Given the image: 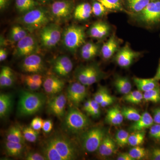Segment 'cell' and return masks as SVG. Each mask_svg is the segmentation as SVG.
Returning a JSON list of instances; mask_svg holds the SVG:
<instances>
[{"instance_id": "obj_33", "label": "cell", "mask_w": 160, "mask_h": 160, "mask_svg": "<svg viewBox=\"0 0 160 160\" xmlns=\"http://www.w3.org/2000/svg\"><path fill=\"white\" fill-rule=\"evenodd\" d=\"M151 1V0H127V2L132 11L138 13L145 9Z\"/></svg>"}, {"instance_id": "obj_54", "label": "cell", "mask_w": 160, "mask_h": 160, "mask_svg": "<svg viewBox=\"0 0 160 160\" xmlns=\"http://www.w3.org/2000/svg\"><path fill=\"white\" fill-rule=\"evenodd\" d=\"M118 160H134L133 158L128 153H122L118 156Z\"/></svg>"}, {"instance_id": "obj_41", "label": "cell", "mask_w": 160, "mask_h": 160, "mask_svg": "<svg viewBox=\"0 0 160 160\" xmlns=\"http://www.w3.org/2000/svg\"><path fill=\"white\" fill-rule=\"evenodd\" d=\"M22 80L28 89L30 91H35L41 88L43 83L36 82L31 78L29 74L22 76Z\"/></svg>"}, {"instance_id": "obj_21", "label": "cell", "mask_w": 160, "mask_h": 160, "mask_svg": "<svg viewBox=\"0 0 160 160\" xmlns=\"http://www.w3.org/2000/svg\"><path fill=\"white\" fill-rule=\"evenodd\" d=\"M13 98L9 93H2L0 95V117L2 119L8 117L13 106Z\"/></svg>"}, {"instance_id": "obj_57", "label": "cell", "mask_w": 160, "mask_h": 160, "mask_svg": "<svg viewBox=\"0 0 160 160\" xmlns=\"http://www.w3.org/2000/svg\"><path fill=\"white\" fill-rule=\"evenodd\" d=\"M153 78L156 81H158L160 80V63L158 67L156 73L155 75Z\"/></svg>"}, {"instance_id": "obj_56", "label": "cell", "mask_w": 160, "mask_h": 160, "mask_svg": "<svg viewBox=\"0 0 160 160\" xmlns=\"http://www.w3.org/2000/svg\"><path fill=\"white\" fill-rule=\"evenodd\" d=\"M90 106H91V102H90V100H89L86 102L84 104L83 106V110L88 113L90 109Z\"/></svg>"}, {"instance_id": "obj_44", "label": "cell", "mask_w": 160, "mask_h": 160, "mask_svg": "<svg viewBox=\"0 0 160 160\" xmlns=\"http://www.w3.org/2000/svg\"><path fill=\"white\" fill-rule=\"evenodd\" d=\"M109 95L106 87L101 86L94 94V100L100 104Z\"/></svg>"}, {"instance_id": "obj_39", "label": "cell", "mask_w": 160, "mask_h": 160, "mask_svg": "<svg viewBox=\"0 0 160 160\" xmlns=\"http://www.w3.org/2000/svg\"><path fill=\"white\" fill-rule=\"evenodd\" d=\"M107 9L114 11L123 10L121 0H98Z\"/></svg>"}, {"instance_id": "obj_9", "label": "cell", "mask_w": 160, "mask_h": 160, "mask_svg": "<svg viewBox=\"0 0 160 160\" xmlns=\"http://www.w3.org/2000/svg\"><path fill=\"white\" fill-rule=\"evenodd\" d=\"M38 49L36 39L33 36L29 34L18 42L13 55L16 58H25L37 53Z\"/></svg>"}, {"instance_id": "obj_49", "label": "cell", "mask_w": 160, "mask_h": 160, "mask_svg": "<svg viewBox=\"0 0 160 160\" xmlns=\"http://www.w3.org/2000/svg\"><path fill=\"white\" fill-rule=\"evenodd\" d=\"M53 127V123L51 120L47 119L43 121L42 127L43 131L45 133H49L51 131Z\"/></svg>"}, {"instance_id": "obj_24", "label": "cell", "mask_w": 160, "mask_h": 160, "mask_svg": "<svg viewBox=\"0 0 160 160\" xmlns=\"http://www.w3.org/2000/svg\"><path fill=\"white\" fill-rule=\"evenodd\" d=\"M15 76L13 71L10 67H2L0 72V87L1 88H9L14 84Z\"/></svg>"}, {"instance_id": "obj_16", "label": "cell", "mask_w": 160, "mask_h": 160, "mask_svg": "<svg viewBox=\"0 0 160 160\" xmlns=\"http://www.w3.org/2000/svg\"><path fill=\"white\" fill-rule=\"evenodd\" d=\"M73 64L69 57L62 55L58 57L52 64V70L60 77L68 76L72 71Z\"/></svg>"}, {"instance_id": "obj_19", "label": "cell", "mask_w": 160, "mask_h": 160, "mask_svg": "<svg viewBox=\"0 0 160 160\" xmlns=\"http://www.w3.org/2000/svg\"><path fill=\"white\" fill-rule=\"evenodd\" d=\"M153 118L147 112H145L141 115L139 119L130 126L129 130L130 131L137 132L145 131L146 129L150 128L154 124Z\"/></svg>"}, {"instance_id": "obj_2", "label": "cell", "mask_w": 160, "mask_h": 160, "mask_svg": "<svg viewBox=\"0 0 160 160\" xmlns=\"http://www.w3.org/2000/svg\"><path fill=\"white\" fill-rule=\"evenodd\" d=\"M17 113L20 117L35 114L41 110L46 102L45 95L42 92L20 90L19 92Z\"/></svg>"}, {"instance_id": "obj_58", "label": "cell", "mask_w": 160, "mask_h": 160, "mask_svg": "<svg viewBox=\"0 0 160 160\" xmlns=\"http://www.w3.org/2000/svg\"><path fill=\"white\" fill-rule=\"evenodd\" d=\"M39 2H41L42 3H46L50 2L51 0H38Z\"/></svg>"}, {"instance_id": "obj_10", "label": "cell", "mask_w": 160, "mask_h": 160, "mask_svg": "<svg viewBox=\"0 0 160 160\" xmlns=\"http://www.w3.org/2000/svg\"><path fill=\"white\" fill-rule=\"evenodd\" d=\"M24 58L20 64V68L23 72L27 74H41L45 71V63L42 58L37 53Z\"/></svg>"}, {"instance_id": "obj_35", "label": "cell", "mask_w": 160, "mask_h": 160, "mask_svg": "<svg viewBox=\"0 0 160 160\" xmlns=\"http://www.w3.org/2000/svg\"><path fill=\"white\" fill-rule=\"evenodd\" d=\"M143 99L147 102L155 103L160 102V88L159 86L144 92Z\"/></svg>"}, {"instance_id": "obj_7", "label": "cell", "mask_w": 160, "mask_h": 160, "mask_svg": "<svg viewBox=\"0 0 160 160\" xmlns=\"http://www.w3.org/2000/svg\"><path fill=\"white\" fill-rule=\"evenodd\" d=\"M105 136V130L101 127H93L89 129L82 135L81 140L83 149L89 152L97 151Z\"/></svg>"}, {"instance_id": "obj_43", "label": "cell", "mask_w": 160, "mask_h": 160, "mask_svg": "<svg viewBox=\"0 0 160 160\" xmlns=\"http://www.w3.org/2000/svg\"><path fill=\"white\" fill-rule=\"evenodd\" d=\"M107 10V9L106 7L98 1H95L92 3V13L95 16H103L106 14Z\"/></svg>"}, {"instance_id": "obj_48", "label": "cell", "mask_w": 160, "mask_h": 160, "mask_svg": "<svg viewBox=\"0 0 160 160\" xmlns=\"http://www.w3.org/2000/svg\"><path fill=\"white\" fill-rule=\"evenodd\" d=\"M43 120L39 117H36L32 121L30 126L37 131H39L42 127Z\"/></svg>"}, {"instance_id": "obj_28", "label": "cell", "mask_w": 160, "mask_h": 160, "mask_svg": "<svg viewBox=\"0 0 160 160\" xmlns=\"http://www.w3.org/2000/svg\"><path fill=\"white\" fill-rule=\"evenodd\" d=\"M24 144L6 141L5 143V149L8 156L18 157L22 155L24 152Z\"/></svg>"}, {"instance_id": "obj_46", "label": "cell", "mask_w": 160, "mask_h": 160, "mask_svg": "<svg viewBox=\"0 0 160 160\" xmlns=\"http://www.w3.org/2000/svg\"><path fill=\"white\" fill-rule=\"evenodd\" d=\"M149 135L152 138L160 142V124H153L149 128Z\"/></svg>"}, {"instance_id": "obj_25", "label": "cell", "mask_w": 160, "mask_h": 160, "mask_svg": "<svg viewBox=\"0 0 160 160\" xmlns=\"http://www.w3.org/2000/svg\"><path fill=\"white\" fill-rule=\"evenodd\" d=\"M92 13V6L89 3H81L75 8L73 17L78 21H85L90 17Z\"/></svg>"}, {"instance_id": "obj_45", "label": "cell", "mask_w": 160, "mask_h": 160, "mask_svg": "<svg viewBox=\"0 0 160 160\" xmlns=\"http://www.w3.org/2000/svg\"><path fill=\"white\" fill-rule=\"evenodd\" d=\"M90 102L91 106L89 111L88 112V114L93 118L98 117L101 112L100 110V104L94 99L90 100Z\"/></svg>"}, {"instance_id": "obj_37", "label": "cell", "mask_w": 160, "mask_h": 160, "mask_svg": "<svg viewBox=\"0 0 160 160\" xmlns=\"http://www.w3.org/2000/svg\"><path fill=\"white\" fill-rule=\"evenodd\" d=\"M22 130L26 141L29 142H36L39 135V131L34 130L30 126L24 127Z\"/></svg>"}, {"instance_id": "obj_55", "label": "cell", "mask_w": 160, "mask_h": 160, "mask_svg": "<svg viewBox=\"0 0 160 160\" xmlns=\"http://www.w3.org/2000/svg\"><path fill=\"white\" fill-rule=\"evenodd\" d=\"M10 0H0V9L1 11L5 10L9 6Z\"/></svg>"}, {"instance_id": "obj_5", "label": "cell", "mask_w": 160, "mask_h": 160, "mask_svg": "<svg viewBox=\"0 0 160 160\" xmlns=\"http://www.w3.org/2000/svg\"><path fill=\"white\" fill-rule=\"evenodd\" d=\"M86 38L85 29L83 27L72 25L64 30L62 39L64 47L73 53L86 42Z\"/></svg>"}, {"instance_id": "obj_42", "label": "cell", "mask_w": 160, "mask_h": 160, "mask_svg": "<svg viewBox=\"0 0 160 160\" xmlns=\"http://www.w3.org/2000/svg\"><path fill=\"white\" fill-rule=\"evenodd\" d=\"M129 153L134 160H141L147 155V151L140 146H134L129 150Z\"/></svg>"}, {"instance_id": "obj_15", "label": "cell", "mask_w": 160, "mask_h": 160, "mask_svg": "<svg viewBox=\"0 0 160 160\" xmlns=\"http://www.w3.org/2000/svg\"><path fill=\"white\" fill-rule=\"evenodd\" d=\"M140 55L139 52L132 50L127 44L118 50L116 56V62L121 67L127 68L132 64L135 59Z\"/></svg>"}, {"instance_id": "obj_11", "label": "cell", "mask_w": 160, "mask_h": 160, "mask_svg": "<svg viewBox=\"0 0 160 160\" xmlns=\"http://www.w3.org/2000/svg\"><path fill=\"white\" fill-rule=\"evenodd\" d=\"M73 2L69 0H60L53 2L50 6L52 16L58 20L69 18L74 11Z\"/></svg>"}, {"instance_id": "obj_40", "label": "cell", "mask_w": 160, "mask_h": 160, "mask_svg": "<svg viewBox=\"0 0 160 160\" xmlns=\"http://www.w3.org/2000/svg\"><path fill=\"white\" fill-rule=\"evenodd\" d=\"M129 136V132L126 130L124 129L118 130L116 134V142L119 147L123 148L128 144Z\"/></svg>"}, {"instance_id": "obj_50", "label": "cell", "mask_w": 160, "mask_h": 160, "mask_svg": "<svg viewBox=\"0 0 160 160\" xmlns=\"http://www.w3.org/2000/svg\"><path fill=\"white\" fill-rule=\"evenodd\" d=\"M114 102V98L109 94L105 99L103 100L100 105L102 107H106L111 105Z\"/></svg>"}, {"instance_id": "obj_51", "label": "cell", "mask_w": 160, "mask_h": 160, "mask_svg": "<svg viewBox=\"0 0 160 160\" xmlns=\"http://www.w3.org/2000/svg\"><path fill=\"white\" fill-rule=\"evenodd\" d=\"M150 158L152 160H160V148H155L152 149Z\"/></svg>"}, {"instance_id": "obj_22", "label": "cell", "mask_w": 160, "mask_h": 160, "mask_svg": "<svg viewBox=\"0 0 160 160\" xmlns=\"http://www.w3.org/2000/svg\"><path fill=\"white\" fill-rule=\"evenodd\" d=\"M116 144L109 135H106L98 149L99 154L103 157L112 155L116 151Z\"/></svg>"}, {"instance_id": "obj_38", "label": "cell", "mask_w": 160, "mask_h": 160, "mask_svg": "<svg viewBox=\"0 0 160 160\" xmlns=\"http://www.w3.org/2000/svg\"><path fill=\"white\" fill-rule=\"evenodd\" d=\"M121 110L124 117L129 121L136 122L141 118L138 111L132 107H124Z\"/></svg>"}, {"instance_id": "obj_36", "label": "cell", "mask_w": 160, "mask_h": 160, "mask_svg": "<svg viewBox=\"0 0 160 160\" xmlns=\"http://www.w3.org/2000/svg\"><path fill=\"white\" fill-rule=\"evenodd\" d=\"M123 99L127 102L138 104L143 99V94L140 90L131 91L128 94L125 95Z\"/></svg>"}, {"instance_id": "obj_47", "label": "cell", "mask_w": 160, "mask_h": 160, "mask_svg": "<svg viewBox=\"0 0 160 160\" xmlns=\"http://www.w3.org/2000/svg\"><path fill=\"white\" fill-rule=\"evenodd\" d=\"M25 159L27 160H46L42 153L34 152H30L26 155Z\"/></svg>"}, {"instance_id": "obj_34", "label": "cell", "mask_w": 160, "mask_h": 160, "mask_svg": "<svg viewBox=\"0 0 160 160\" xmlns=\"http://www.w3.org/2000/svg\"><path fill=\"white\" fill-rule=\"evenodd\" d=\"M146 136L145 131L134 132L129 135L128 144L132 146H140L143 144Z\"/></svg>"}, {"instance_id": "obj_20", "label": "cell", "mask_w": 160, "mask_h": 160, "mask_svg": "<svg viewBox=\"0 0 160 160\" xmlns=\"http://www.w3.org/2000/svg\"><path fill=\"white\" fill-rule=\"evenodd\" d=\"M119 42L114 35H112L107 42L103 44L101 49V53L103 58L110 59L118 50Z\"/></svg>"}, {"instance_id": "obj_4", "label": "cell", "mask_w": 160, "mask_h": 160, "mask_svg": "<svg viewBox=\"0 0 160 160\" xmlns=\"http://www.w3.org/2000/svg\"><path fill=\"white\" fill-rule=\"evenodd\" d=\"M90 123L89 119L77 107H72L66 113L62 128L68 134H77L86 129Z\"/></svg>"}, {"instance_id": "obj_17", "label": "cell", "mask_w": 160, "mask_h": 160, "mask_svg": "<svg viewBox=\"0 0 160 160\" xmlns=\"http://www.w3.org/2000/svg\"><path fill=\"white\" fill-rule=\"evenodd\" d=\"M43 87L45 92L47 94H57L64 89L65 82L58 77L48 76L43 82Z\"/></svg>"}, {"instance_id": "obj_31", "label": "cell", "mask_w": 160, "mask_h": 160, "mask_svg": "<svg viewBox=\"0 0 160 160\" xmlns=\"http://www.w3.org/2000/svg\"><path fill=\"white\" fill-rule=\"evenodd\" d=\"M114 85L118 92L126 95L131 91L132 84L128 78L118 76L116 78Z\"/></svg>"}, {"instance_id": "obj_14", "label": "cell", "mask_w": 160, "mask_h": 160, "mask_svg": "<svg viewBox=\"0 0 160 160\" xmlns=\"http://www.w3.org/2000/svg\"><path fill=\"white\" fill-rule=\"evenodd\" d=\"M67 99L64 94L55 96L49 100L47 104L48 112L58 118H62L66 114Z\"/></svg>"}, {"instance_id": "obj_27", "label": "cell", "mask_w": 160, "mask_h": 160, "mask_svg": "<svg viewBox=\"0 0 160 160\" xmlns=\"http://www.w3.org/2000/svg\"><path fill=\"white\" fill-rule=\"evenodd\" d=\"M135 84L140 91L146 92L158 86V81L154 78H133Z\"/></svg>"}, {"instance_id": "obj_30", "label": "cell", "mask_w": 160, "mask_h": 160, "mask_svg": "<svg viewBox=\"0 0 160 160\" xmlns=\"http://www.w3.org/2000/svg\"><path fill=\"white\" fill-rule=\"evenodd\" d=\"M6 141L14 142L25 144V138L22 129L17 126H12L9 128L6 134Z\"/></svg>"}, {"instance_id": "obj_3", "label": "cell", "mask_w": 160, "mask_h": 160, "mask_svg": "<svg viewBox=\"0 0 160 160\" xmlns=\"http://www.w3.org/2000/svg\"><path fill=\"white\" fill-rule=\"evenodd\" d=\"M50 16L46 9L36 8L23 14L18 22L28 31L33 32L42 29L49 24Z\"/></svg>"}, {"instance_id": "obj_8", "label": "cell", "mask_w": 160, "mask_h": 160, "mask_svg": "<svg viewBox=\"0 0 160 160\" xmlns=\"http://www.w3.org/2000/svg\"><path fill=\"white\" fill-rule=\"evenodd\" d=\"M138 20L146 25L160 22V1H152L142 11L137 14Z\"/></svg>"}, {"instance_id": "obj_26", "label": "cell", "mask_w": 160, "mask_h": 160, "mask_svg": "<svg viewBox=\"0 0 160 160\" xmlns=\"http://www.w3.org/2000/svg\"><path fill=\"white\" fill-rule=\"evenodd\" d=\"M124 118L121 109L118 106H115L107 111L106 120L110 125L118 126L122 123Z\"/></svg>"}, {"instance_id": "obj_52", "label": "cell", "mask_w": 160, "mask_h": 160, "mask_svg": "<svg viewBox=\"0 0 160 160\" xmlns=\"http://www.w3.org/2000/svg\"><path fill=\"white\" fill-rule=\"evenodd\" d=\"M153 119L156 124H160V107L153 110Z\"/></svg>"}, {"instance_id": "obj_23", "label": "cell", "mask_w": 160, "mask_h": 160, "mask_svg": "<svg viewBox=\"0 0 160 160\" xmlns=\"http://www.w3.org/2000/svg\"><path fill=\"white\" fill-rule=\"evenodd\" d=\"M100 50V46L93 42H85L81 47L80 54L85 60H90L94 58Z\"/></svg>"}, {"instance_id": "obj_1", "label": "cell", "mask_w": 160, "mask_h": 160, "mask_svg": "<svg viewBox=\"0 0 160 160\" xmlns=\"http://www.w3.org/2000/svg\"><path fill=\"white\" fill-rule=\"evenodd\" d=\"M41 151L47 160H73L78 156L74 142L60 132H55L45 140Z\"/></svg>"}, {"instance_id": "obj_12", "label": "cell", "mask_w": 160, "mask_h": 160, "mask_svg": "<svg viewBox=\"0 0 160 160\" xmlns=\"http://www.w3.org/2000/svg\"><path fill=\"white\" fill-rule=\"evenodd\" d=\"M86 86L77 82L72 83L67 88L66 98L74 107H78L87 97L88 91Z\"/></svg>"}, {"instance_id": "obj_29", "label": "cell", "mask_w": 160, "mask_h": 160, "mask_svg": "<svg viewBox=\"0 0 160 160\" xmlns=\"http://www.w3.org/2000/svg\"><path fill=\"white\" fill-rule=\"evenodd\" d=\"M29 31L19 25L12 26L9 32V40L11 42L17 43L29 35Z\"/></svg>"}, {"instance_id": "obj_6", "label": "cell", "mask_w": 160, "mask_h": 160, "mask_svg": "<svg viewBox=\"0 0 160 160\" xmlns=\"http://www.w3.org/2000/svg\"><path fill=\"white\" fill-rule=\"evenodd\" d=\"M62 35V29L59 25L54 23H49L40 29V42L44 48L52 49L58 44Z\"/></svg>"}, {"instance_id": "obj_32", "label": "cell", "mask_w": 160, "mask_h": 160, "mask_svg": "<svg viewBox=\"0 0 160 160\" xmlns=\"http://www.w3.org/2000/svg\"><path fill=\"white\" fill-rule=\"evenodd\" d=\"M38 3L35 0H15V6L20 13H24L36 8Z\"/></svg>"}, {"instance_id": "obj_18", "label": "cell", "mask_w": 160, "mask_h": 160, "mask_svg": "<svg viewBox=\"0 0 160 160\" xmlns=\"http://www.w3.org/2000/svg\"><path fill=\"white\" fill-rule=\"evenodd\" d=\"M110 30V26L108 23L98 21L90 26L88 34L90 37L93 38L102 39L108 35Z\"/></svg>"}, {"instance_id": "obj_13", "label": "cell", "mask_w": 160, "mask_h": 160, "mask_svg": "<svg viewBox=\"0 0 160 160\" xmlns=\"http://www.w3.org/2000/svg\"><path fill=\"white\" fill-rule=\"evenodd\" d=\"M103 73L95 65L82 66L80 76L83 83L86 86H91L97 82L102 78Z\"/></svg>"}, {"instance_id": "obj_53", "label": "cell", "mask_w": 160, "mask_h": 160, "mask_svg": "<svg viewBox=\"0 0 160 160\" xmlns=\"http://www.w3.org/2000/svg\"><path fill=\"white\" fill-rule=\"evenodd\" d=\"M8 51L5 48L1 47L0 49V61L1 62L6 60L8 57Z\"/></svg>"}]
</instances>
